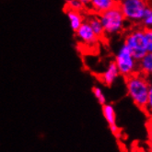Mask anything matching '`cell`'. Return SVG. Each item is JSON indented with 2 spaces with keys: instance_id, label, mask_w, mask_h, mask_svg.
Listing matches in <instances>:
<instances>
[{
  "instance_id": "6da1fadb",
  "label": "cell",
  "mask_w": 152,
  "mask_h": 152,
  "mask_svg": "<svg viewBox=\"0 0 152 152\" xmlns=\"http://www.w3.org/2000/svg\"><path fill=\"white\" fill-rule=\"evenodd\" d=\"M126 88L129 97L139 109L144 111L148 102L150 81L140 71L126 77Z\"/></svg>"
},
{
  "instance_id": "e0dca14e",
  "label": "cell",
  "mask_w": 152,
  "mask_h": 152,
  "mask_svg": "<svg viewBox=\"0 0 152 152\" xmlns=\"http://www.w3.org/2000/svg\"><path fill=\"white\" fill-rule=\"evenodd\" d=\"M144 31L148 42V52H152V27L145 28Z\"/></svg>"
},
{
  "instance_id": "5b68a950",
  "label": "cell",
  "mask_w": 152,
  "mask_h": 152,
  "mask_svg": "<svg viewBox=\"0 0 152 152\" xmlns=\"http://www.w3.org/2000/svg\"><path fill=\"white\" fill-rule=\"evenodd\" d=\"M118 5L126 20L134 22L143 20L148 7L146 0H122Z\"/></svg>"
},
{
  "instance_id": "7a4b0ae2",
  "label": "cell",
  "mask_w": 152,
  "mask_h": 152,
  "mask_svg": "<svg viewBox=\"0 0 152 152\" xmlns=\"http://www.w3.org/2000/svg\"><path fill=\"white\" fill-rule=\"evenodd\" d=\"M100 20L102 24L104 33L108 35H113L120 32L123 28L126 18H124L119 5H116L110 10H105L99 14Z\"/></svg>"
},
{
  "instance_id": "277c9868",
  "label": "cell",
  "mask_w": 152,
  "mask_h": 152,
  "mask_svg": "<svg viewBox=\"0 0 152 152\" xmlns=\"http://www.w3.org/2000/svg\"><path fill=\"white\" fill-rule=\"evenodd\" d=\"M124 43L129 47L132 55L137 61L141 60L148 53V42L145 31L137 29L132 31L126 38Z\"/></svg>"
},
{
  "instance_id": "ba28073f",
  "label": "cell",
  "mask_w": 152,
  "mask_h": 152,
  "mask_svg": "<svg viewBox=\"0 0 152 152\" xmlns=\"http://www.w3.org/2000/svg\"><path fill=\"white\" fill-rule=\"evenodd\" d=\"M119 70L117 68L115 62H111L109 64L107 69L102 74V81L104 85L106 86H111L114 81L115 79L118 77L119 76Z\"/></svg>"
},
{
  "instance_id": "ffe728a7",
  "label": "cell",
  "mask_w": 152,
  "mask_h": 152,
  "mask_svg": "<svg viewBox=\"0 0 152 152\" xmlns=\"http://www.w3.org/2000/svg\"><path fill=\"white\" fill-rule=\"evenodd\" d=\"M149 151L152 152V144H150V146H149Z\"/></svg>"
},
{
  "instance_id": "8fae6325",
  "label": "cell",
  "mask_w": 152,
  "mask_h": 152,
  "mask_svg": "<svg viewBox=\"0 0 152 152\" xmlns=\"http://www.w3.org/2000/svg\"><path fill=\"white\" fill-rule=\"evenodd\" d=\"M66 15L71 29L74 31H76L79 28V26L84 22L83 17L80 14V11L71 10V8H66Z\"/></svg>"
},
{
  "instance_id": "d6986e66",
  "label": "cell",
  "mask_w": 152,
  "mask_h": 152,
  "mask_svg": "<svg viewBox=\"0 0 152 152\" xmlns=\"http://www.w3.org/2000/svg\"><path fill=\"white\" fill-rule=\"evenodd\" d=\"M148 138H149V143L152 144V131H148Z\"/></svg>"
},
{
  "instance_id": "44dd1931",
  "label": "cell",
  "mask_w": 152,
  "mask_h": 152,
  "mask_svg": "<svg viewBox=\"0 0 152 152\" xmlns=\"http://www.w3.org/2000/svg\"><path fill=\"white\" fill-rule=\"evenodd\" d=\"M116 1H117V2L119 3V2H121V1H122V0H116Z\"/></svg>"
},
{
  "instance_id": "3957f363",
  "label": "cell",
  "mask_w": 152,
  "mask_h": 152,
  "mask_svg": "<svg viewBox=\"0 0 152 152\" xmlns=\"http://www.w3.org/2000/svg\"><path fill=\"white\" fill-rule=\"evenodd\" d=\"M114 62L119 70V74L124 77L138 71V61L135 59L131 50L126 43H124L117 53Z\"/></svg>"
},
{
  "instance_id": "4fadbf2b",
  "label": "cell",
  "mask_w": 152,
  "mask_h": 152,
  "mask_svg": "<svg viewBox=\"0 0 152 152\" xmlns=\"http://www.w3.org/2000/svg\"><path fill=\"white\" fill-rule=\"evenodd\" d=\"M92 93L94 95V97L97 99V101L99 102V103L101 105H103L106 103V98L105 95L103 93V91H102V88L99 87H93L92 88Z\"/></svg>"
},
{
  "instance_id": "30bf717a",
  "label": "cell",
  "mask_w": 152,
  "mask_h": 152,
  "mask_svg": "<svg viewBox=\"0 0 152 152\" xmlns=\"http://www.w3.org/2000/svg\"><path fill=\"white\" fill-rule=\"evenodd\" d=\"M89 5H91V8L96 13L100 14L105 10H110L111 7L118 5V2L116 0H91Z\"/></svg>"
},
{
  "instance_id": "9c48e42d",
  "label": "cell",
  "mask_w": 152,
  "mask_h": 152,
  "mask_svg": "<svg viewBox=\"0 0 152 152\" xmlns=\"http://www.w3.org/2000/svg\"><path fill=\"white\" fill-rule=\"evenodd\" d=\"M138 71L148 77H152V52H148L146 56L138 61Z\"/></svg>"
},
{
  "instance_id": "7c38bea8",
  "label": "cell",
  "mask_w": 152,
  "mask_h": 152,
  "mask_svg": "<svg viewBox=\"0 0 152 152\" xmlns=\"http://www.w3.org/2000/svg\"><path fill=\"white\" fill-rule=\"evenodd\" d=\"M88 23L89 24V26L91 27V29L93 30V31L95 32V34L98 36V38H101L102 36H104V30L102 24L101 22L100 17L99 16H92L88 20Z\"/></svg>"
},
{
  "instance_id": "2e32d148",
  "label": "cell",
  "mask_w": 152,
  "mask_h": 152,
  "mask_svg": "<svg viewBox=\"0 0 152 152\" xmlns=\"http://www.w3.org/2000/svg\"><path fill=\"white\" fill-rule=\"evenodd\" d=\"M67 8H71V10L80 11L83 8V5L79 0H67L66 3Z\"/></svg>"
},
{
  "instance_id": "ac0fdd59",
  "label": "cell",
  "mask_w": 152,
  "mask_h": 152,
  "mask_svg": "<svg viewBox=\"0 0 152 152\" xmlns=\"http://www.w3.org/2000/svg\"><path fill=\"white\" fill-rule=\"evenodd\" d=\"M79 1L81 2L83 7L84 6H88V5H89V3H91V0H79Z\"/></svg>"
},
{
  "instance_id": "52a82bcc",
  "label": "cell",
  "mask_w": 152,
  "mask_h": 152,
  "mask_svg": "<svg viewBox=\"0 0 152 152\" xmlns=\"http://www.w3.org/2000/svg\"><path fill=\"white\" fill-rule=\"evenodd\" d=\"M102 114L104 116L107 124H109L111 132L115 137H118L120 135V129L117 126V124H116V113H115V110L113 108V106L111 104H107V103L103 104Z\"/></svg>"
},
{
  "instance_id": "8992f818",
  "label": "cell",
  "mask_w": 152,
  "mask_h": 152,
  "mask_svg": "<svg viewBox=\"0 0 152 152\" xmlns=\"http://www.w3.org/2000/svg\"><path fill=\"white\" fill-rule=\"evenodd\" d=\"M76 33L78 39L87 44H93L97 42L98 39H99L88 21H84L80 25L79 28L76 31Z\"/></svg>"
},
{
  "instance_id": "5bb4252c",
  "label": "cell",
  "mask_w": 152,
  "mask_h": 152,
  "mask_svg": "<svg viewBox=\"0 0 152 152\" xmlns=\"http://www.w3.org/2000/svg\"><path fill=\"white\" fill-rule=\"evenodd\" d=\"M141 21L146 28H150V27H152V8L148 7H147V10L145 11V16Z\"/></svg>"
},
{
  "instance_id": "9a60e30c",
  "label": "cell",
  "mask_w": 152,
  "mask_h": 152,
  "mask_svg": "<svg viewBox=\"0 0 152 152\" xmlns=\"http://www.w3.org/2000/svg\"><path fill=\"white\" fill-rule=\"evenodd\" d=\"M144 112L148 115L152 116V82H150L149 87V92H148V102L146 104V107L144 109Z\"/></svg>"
}]
</instances>
